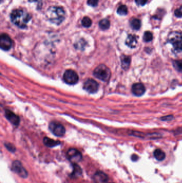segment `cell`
<instances>
[{
  "label": "cell",
  "mask_w": 182,
  "mask_h": 183,
  "mask_svg": "<svg viewBox=\"0 0 182 183\" xmlns=\"http://www.w3.org/2000/svg\"><path fill=\"white\" fill-rule=\"evenodd\" d=\"M11 19L15 25L21 29L27 27V24L31 20V15L25 9H15L10 15Z\"/></svg>",
  "instance_id": "6da1fadb"
},
{
  "label": "cell",
  "mask_w": 182,
  "mask_h": 183,
  "mask_svg": "<svg viewBox=\"0 0 182 183\" xmlns=\"http://www.w3.org/2000/svg\"><path fill=\"white\" fill-rule=\"evenodd\" d=\"M49 21L56 25H60L65 19V13L62 8L59 6H51L46 13Z\"/></svg>",
  "instance_id": "7a4b0ae2"
},
{
  "label": "cell",
  "mask_w": 182,
  "mask_h": 183,
  "mask_svg": "<svg viewBox=\"0 0 182 183\" xmlns=\"http://www.w3.org/2000/svg\"><path fill=\"white\" fill-rule=\"evenodd\" d=\"M168 42L177 52H182V34L178 32H172L168 37Z\"/></svg>",
  "instance_id": "3957f363"
},
{
  "label": "cell",
  "mask_w": 182,
  "mask_h": 183,
  "mask_svg": "<svg viewBox=\"0 0 182 183\" xmlns=\"http://www.w3.org/2000/svg\"><path fill=\"white\" fill-rule=\"evenodd\" d=\"M93 75L102 81H108L111 76V72L110 69L105 65L100 64L94 70Z\"/></svg>",
  "instance_id": "277c9868"
},
{
  "label": "cell",
  "mask_w": 182,
  "mask_h": 183,
  "mask_svg": "<svg viewBox=\"0 0 182 183\" xmlns=\"http://www.w3.org/2000/svg\"><path fill=\"white\" fill-rule=\"evenodd\" d=\"M67 158L68 160L73 163H77L80 162L82 159V155L81 152L75 148H70L66 153Z\"/></svg>",
  "instance_id": "5b68a950"
},
{
  "label": "cell",
  "mask_w": 182,
  "mask_h": 183,
  "mask_svg": "<svg viewBox=\"0 0 182 183\" xmlns=\"http://www.w3.org/2000/svg\"><path fill=\"white\" fill-rule=\"evenodd\" d=\"M63 79L65 82L69 85H74L79 81V76L75 71L67 70L65 72Z\"/></svg>",
  "instance_id": "8992f818"
},
{
  "label": "cell",
  "mask_w": 182,
  "mask_h": 183,
  "mask_svg": "<svg viewBox=\"0 0 182 183\" xmlns=\"http://www.w3.org/2000/svg\"><path fill=\"white\" fill-rule=\"evenodd\" d=\"M13 170L17 175L23 178H26L28 176L27 170L24 168L22 164L19 161H13L12 164Z\"/></svg>",
  "instance_id": "52a82bcc"
},
{
  "label": "cell",
  "mask_w": 182,
  "mask_h": 183,
  "mask_svg": "<svg viewBox=\"0 0 182 183\" xmlns=\"http://www.w3.org/2000/svg\"><path fill=\"white\" fill-rule=\"evenodd\" d=\"M49 129L54 135L57 137H63L65 133V129L61 124L52 122L49 125Z\"/></svg>",
  "instance_id": "ba28073f"
},
{
  "label": "cell",
  "mask_w": 182,
  "mask_h": 183,
  "mask_svg": "<svg viewBox=\"0 0 182 183\" xmlns=\"http://www.w3.org/2000/svg\"><path fill=\"white\" fill-rule=\"evenodd\" d=\"M0 47L4 50H9L12 47V41L6 34L3 33L0 37Z\"/></svg>",
  "instance_id": "9c48e42d"
},
{
  "label": "cell",
  "mask_w": 182,
  "mask_h": 183,
  "mask_svg": "<svg viewBox=\"0 0 182 183\" xmlns=\"http://www.w3.org/2000/svg\"><path fill=\"white\" fill-rule=\"evenodd\" d=\"M97 82L93 79H89L85 82L83 88L86 91L90 93H94L98 90Z\"/></svg>",
  "instance_id": "30bf717a"
},
{
  "label": "cell",
  "mask_w": 182,
  "mask_h": 183,
  "mask_svg": "<svg viewBox=\"0 0 182 183\" xmlns=\"http://www.w3.org/2000/svg\"><path fill=\"white\" fill-rule=\"evenodd\" d=\"M108 177L105 173L98 171L93 176V181L95 183H107Z\"/></svg>",
  "instance_id": "8fae6325"
},
{
  "label": "cell",
  "mask_w": 182,
  "mask_h": 183,
  "mask_svg": "<svg viewBox=\"0 0 182 183\" xmlns=\"http://www.w3.org/2000/svg\"><path fill=\"white\" fill-rule=\"evenodd\" d=\"M131 90L135 95L140 96L145 93V88L142 83H136L132 85Z\"/></svg>",
  "instance_id": "7c38bea8"
},
{
  "label": "cell",
  "mask_w": 182,
  "mask_h": 183,
  "mask_svg": "<svg viewBox=\"0 0 182 183\" xmlns=\"http://www.w3.org/2000/svg\"><path fill=\"white\" fill-rule=\"evenodd\" d=\"M5 116L6 117V119L13 125L17 126L18 125L19 123L20 122V119L19 117L10 110H6Z\"/></svg>",
  "instance_id": "4fadbf2b"
},
{
  "label": "cell",
  "mask_w": 182,
  "mask_h": 183,
  "mask_svg": "<svg viewBox=\"0 0 182 183\" xmlns=\"http://www.w3.org/2000/svg\"><path fill=\"white\" fill-rule=\"evenodd\" d=\"M138 37L136 35L130 34L128 36L126 40V44L127 46L131 48H135L138 44L137 41Z\"/></svg>",
  "instance_id": "5bb4252c"
},
{
  "label": "cell",
  "mask_w": 182,
  "mask_h": 183,
  "mask_svg": "<svg viewBox=\"0 0 182 183\" xmlns=\"http://www.w3.org/2000/svg\"><path fill=\"white\" fill-rule=\"evenodd\" d=\"M121 65L123 69L127 70L130 67L131 63V58L130 56L127 55H122L121 57Z\"/></svg>",
  "instance_id": "9a60e30c"
},
{
  "label": "cell",
  "mask_w": 182,
  "mask_h": 183,
  "mask_svg": "<svg viewBox=\"0 0 182 183\" xmlns=\"http://www.w3.org/2000/svg\"><path fill=\"white\" fill-rule=\"evenodd\" d=\"M44 142L46 146H48L49 147H54L55 146H58L60 144V142L54 140L48 137L44 138Z\"/></svg>",
  "instance_id": "2e32d148"
},
{
  "label": "cell",
  "mask_w": 182,
  "mask_h": 183,
  "mask_svg": "<svg viewBox=\"0 0 182 183\" xmlns=\"http://www.w3.org/2000/svg\"><path fill=\"white\" fill-rule=\"evenodd\" d=\"M154 156L157 161H162L164 160L165 158V153L160 149H157L154 150L153 153Z\"/></svg>",
  "instance_id": "e0dca14e"
},
{
  "label": "cell",
  "mask_w": 182,
  "mask_h": 183,
  "mask_svg": "<svg viewBox=\"0 0 182 183\" xmlns=\"http://www.w3.org/2000/svg\"><path fill=\"white\" fill-rule=\"evenodd\" d=\"M82 169L77 165V163H73V171L72 173V176L74 178H77L82 175Z\"/></svg>",
  "instance_id": "ac0fdd59"
},
{
  "label": "cell",
  "mask_w": 182,
  "mask_h": 183,
  "mask_svg": "<svg viewBox=\"0 0 182 183\" xmlns=\"http://www.w3.org/2000/svg\"><path fill=\"white\" fill-rule=\"evenodd\" d=\"M99 27L103 30L108 29L110 26V21L107 19H103L99 21Z\"/></svg>",
  "instance_id": "d6986e66"
},
{
  "label": "cell",
  "mask_w": 182,
  "mask_h": 183,
  "mask_svg": "<svg viewBox=\"0 0 182 183\" xmlns=\"http://www.w3.org/2000/svg\"><path fill=\"white\" fill-rule=\"evenodd\" d=\"M131 25L133 29L138 30L141 27V21L138 19H133L131 21Z\"/></svg>",
  "instance_id": "ffe728a7"
},
{
  "label": "cell",
  "mask_w": 182,
  "mask_h": 183,
  "mask_svg": "<svg viewBox=\"0 0 182 183\" xmlns=\"http://www.w3.org/2000/svg\"><path fill=\"white\" fill-rule=\"evenodd\" d=\"M173 64L177 71L182 73V60H174Z\"/></svg>",
  "instance_id": "44dd1931"
},
{
  "label": "cell",
  "mask_w": 182,
  "mask_h": 183,
  "mask_svg": "<svg viewBox=\"0 0 182 183\" xmlns=\"http://www.w3.org/2000/svg\"><path fill=\"white\" fill-rule=\"evenodd\" d=\"M117 13L121 16H125L128 14V8L126 6L121 5L118 8Z\"/></svg>",
  "instance_id": "7402d4cb"
},
{
  "label": "cell",
  "mask_w": 182,
  "mask_h": 183,
  "mask_svg": "<svg viewBox=\"0 0 182 183\" xmlns=\"http://www.w3.org/2000/svg\"><path fill=\"white\" fill-rule=\"evenodd\" d=\"M81 23L83 26L85 27H89L92 24V21L91 19L88 17H85L82 19Z\"/></svg>",
  "instance_id": "603a6c76"
},
{
  "label": "cell",
  "mask_w": 182,
  "mask_h": 183,
  "mask_svg": "<svg viewBox=\"0 0 182 183\" xmlns=\"http://www.w3.org/2000/svg\"><path fill=\"white\" fill-rule=\"evenodd\" d=\"M153 39V34L150 31L145 32L143 36V40L145 42L151 41Z\"/></svg>",
  "instance_id": "cb8c5ba5"
},
{
  "label": "cell",
  "mask_w": 182,
  "mask_h": 183,
  "mask_svg": "<svg viewBox=\"0 0 182 183\" xmlns=\"http://www.w3.org/2000/svg\"><path fill=\"white\" fill-rule=\"evenodd\" d=\"M98 1H99V0H88L87 3L89 6L95 7V6H97Z\"/></svg>",
  "instance_id": "d4e9b609"
},
{
  "label": "cell",
  "mask_w": 182,
  "mask_h": 183,
  "mask_svg": "<svg viewBox=\"0 0 182 183\" xmlns=\"http://www.w3.org/2000/svg\"><path fill=\"white\" fill-rule=\"evenodd\" d=\"M175 15L178 18L182 17V6H180V8L177 9L175 11Z\"/></svg>",
  "instance_id": "484cf974"
},
{
  "label": "cell",
  "mask_w": 182,
  "mask_h": 183,
  "mask_svg": "<svg viewBox=\"0 0 182 183\" xmlns=\"http://www.w3.org/2000/svg\"><path fill=\"white\" fill-rule=\"evenodd\" d=\"M148 0H135L136 4L138 6H144L147 2Z\"/></svg>",
  "instance_id": "4316f807"
},
{
  "label": "cell",
  "mask_w": 182,
  "mask_h": 183,
  "mask_svg": "<svg viewBox=\"0 0 182 183\" xmlns=\"http://www.w3.org/2000/svg\"><path fill=\"white\" fill-rule=\"evenodd\" d=\"M6 148L11 152H14L16 150V148L13 145H11L10 144H6Z\"/></svg>",
  "instance_id": "83f0119b"
},
{
  "label": "cell",
  "mask_w": 182,
  "mask_h": 183,
  "mask_svg": "<svg viewBox=\"0 0 182 183\" xmlns=\"http://www.w3.org/2000/svg\"><path fill=\"white\" fill-rule=\"evenodd\" d=\"M174 117L172 116V115H169V116H167L162 117V120L163 121H170L172 120V119H173Z\"/></svg>",
  "instance_id": "f1b7e54d"
},
{
  "label": "cell",
  "mask_w": 182,
  "mask_h": 183,
  "mask_svg": "<svg viewBox=\"0 0 182 183\" xmlns=\"http://www.w3.org/2000/svg\"><path fill=\"white\" fill-rule=\"evenodd\" d=\"M138 158V157L136 155H133L131 156V159H132V160L134 161H136L137 160Z\"/></svg>",
  "instance_id": "f546056e"
},
{
  "label": "cell",
  "mask_w": 182,
  "mask_h": 183,
  "mask_svg": "<svg viewBox=\"0 0 182 183\" xmlns=\"http://www.w3.org/2000/svg\"><path fill=\"white\" fill-rule=\"evenodd\" d=\"M40 1V0H29V2H37L39 3Z\"/></svg>",
  "instance_id": "4dcf8cb0"
},
{
  "label": "cell",
  "mask_w": 182,
  "mask_h": 183,
  "mask_svg": "<svg viewBox=\"0 0 182 183\" xmlns=\"http://www.w3.org/2000/svg\"></svg>",
  "instance_id": "1f68e13d"
},
{
  "label": "cell",
  "mask_w": 182,
  "mask_h": 183,
  "mask_svg": "<svg viewBox=\"0 0 182 183\" xmlns=\"http://www.w3.org/2000/svg\"><path fill=\"white\" fill-rule=\"evenodd\" d=\"M2 0H1V1H2Z\"/></svg>",
  "instance_id": "d6a6232c"
}]
</instances>
